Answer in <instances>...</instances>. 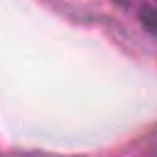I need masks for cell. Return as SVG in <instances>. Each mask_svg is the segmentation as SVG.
<instances>
[{"mask_svg":"<svg viewBox=\"0 0 157 157\" xmlns=\"http://www.w3.org/2000/svg\"><path fill=\"white\" fill-rule=\"evenodd\" d=\"M2 157H64V155H47V152H12Z\"/></svg>","mask_w":157,"mask_h":157,"instance_id":"cell-1","label":"cell"}]
</instances>
